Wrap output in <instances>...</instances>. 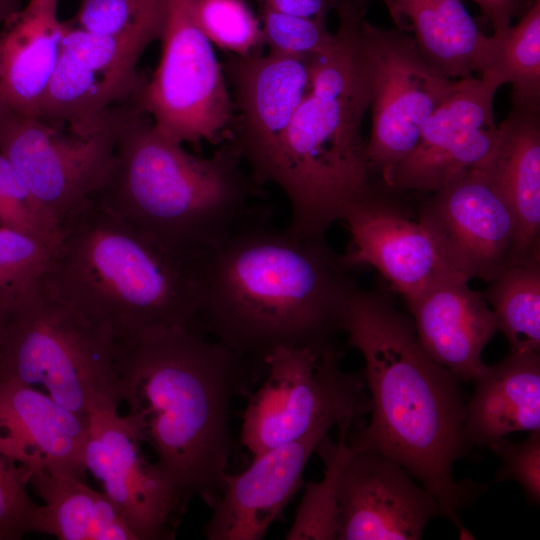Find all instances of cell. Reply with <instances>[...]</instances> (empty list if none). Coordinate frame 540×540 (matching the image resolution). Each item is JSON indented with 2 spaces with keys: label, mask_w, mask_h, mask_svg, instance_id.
Wrapping results in <instances>:
<instances>
[{
  "label": "cell",
  "mask_w": 540,
  "mask_h": 540,
  "mask_svg": "<svg viewBox=\"0 0 540 540\" xmlns=\"http://www.w3.org/2000/svg\"><path fill=\"white\" fill-rule=\"evenodd\" d=\"M371 68V129L366 140L368 165L390 189L396 167L409 156L430 115L456 80L436 70L413 38L395 28L362 24Z\"/></svg>",
  "instance_id": "cell-11"
},
{
  "label": "cell",
  "mask_w": 540,
  "mask_h": 540,
  "mask_svg": "<svg viewBox=\"0 0 540 540\" xmlns=\"http://www.w3.org/2000/svg\"><path fill=\"white\" fill-rule=\"evenodd\" d=\"M53 245L0 226V316L44 275Z\"/></svg>",
  "instance_id": "cell-32"
},
{
  "label": "cell",
  "mask_w": 540,
  "mask_h": 540,
  "mask_svg": "<svg viewBox=\"0 0 540 540\" xmlns=\"http://www.w3.org/2000/svg\"><path fill=\"white\" fill-rule=\"evenodd\" d=\"M332 427L323 426L304 437L252 458L247 469L226 472L210 506L204 534L209 540H259L279 518L299 490L304 470Z\"/></svg>",
  "instance_id": "cell-19"
},
{
  "label": "cell",
  "mask_w": 540,
  "mask_h": 540,
  "mask_svg": "<svg viewBox=\"0 0 540 540\" xmlns=\"http://www.w3.org/2000/svg\"><path fill=\"white\" fill-rule=\"evenodd\" d=\"M341 221L350 233V244L341 255L344 263L351 269L374 267L407 306L437 282L460 274L449 266L428 230L374 184Z\"/></svg>",
  "instance_id": "cell-18"
},
{
  "label": "cell",
  "mask_w": 540,
  "mask_h": 540,
  "mask_svg": "<svg viewBox=\"0 0 540 540\" xmlns=\"http://www.w3.org/2000/svg\"><path fill=\"white\" fill-rule=\"evenodd\" d=\"M242 162L230 143L210 157L189 153L130 103L118 109L112 171L90 197L187 264L255 210L258 184Z\"/></svg>",
  "instance_id": "cell-5"
},
{
  "label": "cell",
  "mask_w": 540,
  "mask_h": 540,
  "mask_svg": "<svg viewBox=\"0 0 540 540\" xmlns=\"http://www.w3.org/2000/svg\"><path fill=\"white\" fill-rule=\"evenodd\" d=\"M29 485L42 499L32 532L59 540H137L123 516L103 491L65 472L33 471Z\"/></svg>",
  "instance_id": "cell-26"
},
{
  "label": "cell",
  "mask_w": 540,
  "mask_h": 540,
  "mask_svg": "<svg viewBox=\"0 0 540 540\" xmlns=\"http://www.w3.org/2000/svg\"><path fill=\"white\" fill-rule=\"evenodd\" d=\"M464 432L469 446H489L514 432L540 430V353L510 352L472 381Z\"/></svg>",
  "instance_id": "cell-24"
},
{
  "label": "cell",
  "mask_w": 540,
  "mask_h": 540,
  "mask_svg": "<svg viewBox=\"0 0 540 540\" xmlns=\"http://www.w3.org/2000/svg\"><path fill=\"white\" fill-rule=\"evenodd\" d=\"M344 333L363 357L370 400L368 424L347 439L350 448L398 462L435 497L442 516L456 525L460 536L470 537L458 512L484 487L453 475L470 447L461 381L426 353L412 318L382 288L355 289Z\"/></svg>",
  "instance_id": "cell-2"
},
{
  "label": "cell",
  "mask_w": 540,
  "mask_h": 540,
  "mask_svg": "<svg viewBox=\"0 0 540 540\" xmlns=\"http://www.w3.org/2000/svg\"><path fill=\"white\" fill-rule=\"evenodd\" d=\"M120 403L141 440L185 499L209 505L229 463L233 400L263 366L186 327L117 343Z\"/></svg>",
  "instance_id": "cell-3"
},
{
  "label": "cell",
  "mask_w": 540,
  "mask_h": 540,
  "mask_svg": "<svg viewBox=\"0 0 540 540\" xmlns=\"http://www.w3.org/2000/svg\"><path fill=\"white\" fill-rule=\"evenodd\" d=\"M497 88L473 76L456 80L424 123L416 146L394 170L390 189L432 193L487 163L498 140Z\"/></svg>",
  "instance_id": "cell-15"
},
{
  "label": "cell",
  "mask_w": 540,
  "mask_h": 540,
  "mask_svg": "<svg viewBox=\"0 0 540 540\" xmlns=\"http://www.w3.org/2000/svg\"><path fill=\"white\" fill-rule=\"evenodd\" d=\"M313 59L268 52L230 55L223 66L238 112L230 144L258 185L308 93Z\"/></svg>",
  "instance_id": "cell-16"
},
{
  "label": "cell",
  "mask_w": 540,
  "mask_h": 540,
  "mask_svg": "<svg viewBox=\"0 0 540 540\" xmlns=\"http://www.w3.org/2000/svg\"><path fill=\"white\" fill-rule=\"evenodd\" d=\"M259 7L307 18L327 20L332 10H337L345 0H256Z\"/></svg>",
  "instance_id": "cell-37"
},
{
  "label": "cell",
  "mask_w": 540,
  "mask_h": 540,
  "mask_svg": "<svg viewBox=\"0 0 540 540\" xmlns=\"http://www.w3.org/2000/svg\"><path fill=\"white\" fill-rule=\"evenodd\" d=\"M119 107L99 129L80 136L40 118L19 115L0 102V152L58 229L75 205L108 180Z\"/></svg>",
  "instance_id": "cell-10"
},
{
  "label": "cell",
  "mask_w": 540,
  "mask_h": 540,
  "mask_svg": "<svg viewBox=\"0 0 540 540\" xmlns=\"http://www.w3.org/2000/svg\"><path fill=\"white\" fill-rule=\"evenodd\" d=\"M141 444L118 407L96 410L89 417L84 464L137 540L172 539L188 501Z\"/></svg>",
  "instance_id": "cell-14"
},
{
  "label": "cell",
  "mask_w": 540,
  "mask_h": 540,
  "mask_svg": "<svg viewBox=\"0 0 540 540\" xmlns=\"http://www.w3.org/2000/svg\"><path fill=\"white\" fill-rule=\"evenodd\" d=\"M41 282L117 343L166 327L199 331L188 265L91 197L62 219Z\"/></svg>",
  "instance_id": "cell-6"
},
{
  "label": "cell",
  "mask_w": 540,
  "mask_h": 540,
  "mask_svg": "<svg viewBox=\"0 0 540 540\" xmlns=\"http://www.w3.org/2000/svg\"><path fill=\"white\" fill-rule=\"evenodd\" d=\"M152 42L139 35L94 34L66 22L38 118L80 136L99 129L117 107L134 103L146 81L136 66Z\"/></svg>",
  "instance_id": "cell-12"
},
{
  "label": "cell",
  "mask_w": 540,
  "mask_h": 540,
  "mask_svg": "<svg viewBox=\"0 0 540 540\" xmlns=\"http://www.w3.org/2000/svg\"><path fill=\"white\" fill-rule=\"evenodd\" d=\"M369 0H345L331 47L313 59L311 84L264 176L287 197V228L325 235L373 187L363 121L371 68L363 20Z\"/></svg>",
  "instance_id": "cell-4"
},
{
  "label": "cell",
  "mask_w": 540,
  "mask_h": 540,
  "mask_svg": "<svg viewBox=\"0 0 540 540\" xmlns=\"http://www.w3.org/2000/svg\"><path fill=\"white\" fill-rule=\"evenodd\" d=\"M23 0H0V24H5L22 8Z\"/></svg>",
  "instance_id": "cell-39"
},
{
  "label": "cell",
  "mask_w": 540,
  "mask_h": 540,
  "mask_svg": "<svg viewBox=\"0 0 540 540\" xmlns=\"http://www.w3.org/2000/svg\"><path fill=\"white\" fill-rule=\"evenodd\" d=\"M0 226L37 236L54 246L58 228L32 199L10 161L0 152Z\"/></svg>",
  "instance_id": "cell-34"
},
{
  "label": "cell",
  "mask_w": 540,
  "mask_h": 540,
  "mask_svg": "<svg viewBox=\"0 0 540 540\" xmlns=\"http://www.w3.org/2000/svg\"><path fill=\"white\" fill-rule=\"evenodd\" d=\"M194 14L212 45L238 57L262 53L259 18L245 0H194Z\"/></svg>",
  "instance_id": "cell-31"
},
{
  "label": "cell",
  "mask_w": 540,
  "mask_h": 540,
  "mask_svg": "<svg viewBox=\"0 0 540 540\" xmlns=\"http://www.w3.org/2000/svg\"><path fill=\"white\" fill-rule=\"evenodd\" d=\"M430 194L420 206L418 221L452 269L468 280L489 283L517 264L516 219L484 165Z\"/></svg>",
  "instance_id": "cell-13"
},
{
  "label": "cell",
  "mask_w": 540,
  "mask_h": 540,
  "mask_svg": "<svg viewBox=\"0 0 540 540\" xmlns=\"http://www.w3.org/2000/svg\"><path fill=\"white\" fill-rule=\"evenodd\" d=\"M60 0H28L0 30V101L11 111L39 117L62 47L66 22Z\"/></svg>",
  "instance_id": "cell-22"
},
{
  "label": "cell",
  "mask_w": 540,
  "mask_h": 540,
  "mask_svg": "<svg viewBox=\"0 0 540 540\" xmlns=\"http://www.w3.org/2000/svg\"><path fill=\"white\" fill-rule=\"evenodd\" d=\"M341 357L332 346L280 348L265 358L267 375L242 415L241 443L252 458L323 426L348 430L369 414L363 376L342 370Z\"/></svg>",
  "instance_id": "cell-8"
},
{
  "label": "cell",
  "mask_w": 540,
  "mask_h": 540,
  "mask_svg": "<svg viewBox=\"0 0 540 540\" xmlns=\"http://www.w3.org/2000/svg\"><path fill=\"white\" fill-rule=\"evenodd\" d=\"M259 22L264 45L272 53L312 59L328 50L334 41L327 20L259 7Z\"/></svg>",
  "instance_id": "cell-33"
},
{
  "label": "cell",
  "mask_w": 540,
  "mask_h": 540,
  "mask_svg": "<svg viewBox=\"0 0 540 540\" xmlns=\"http://www.w3.org/2000/svg\"><path fill=\"white\" fill-rule=\"evenodd\" d=\"M397 29L410 35L419 52L452 80L479 75L489 36L468 13L462 0H381Z\"/></svg>",
  "instance_id": "cell-25"
},
{
  "label": "cell",
  "mask_w": 540,
  "mask_h": 540,
  "mask_svg": "<svg viewBox=\"0 0 540 540\" xmlns=\"http://www.w3.org/2000/svg\"><path fill=\"white\" fill-rule=\"evenodd\" d=\"M89 419L57 404L44 392L0 380V456L36 470L65 472L83 479Z\"/></svg>",
  "instance_id": "cell-20"
},
{
  "label": "cell",
  "mask_w": 540,
  "mask_h": 540,
  "mask_svg": "<svg viewBox=\"0 0 540 540\" xmlns=\"http://www.w3.org/2000/svg\"><path fill=\"white\" fill-rule=\"evenodd\" d=\"M499 89L512 87V102L540 103V0H530L519 21L493 33L480 74Z\"/></svg>",
  "instance_id": "cell-27"
},
{
  "label": "cell",
  "mask_w": 540,
  "mask_h": 540,
  "mask_svg": "<svg viewBox=\"0 0 540 540\" xmlns=\"http://www.w3.org/2000/svg\"><path fill=\"white\" fill-rule=\"evenodd\" d=\"M339 431L337 442L327 436L316 450L325 464L324 476L320 481L306 485L293 524L286 534L287 540H336L338 480L352 451L347 442L348 430Z\"/></svg>",
  "instance_id": "cell-29"
},
{
  "label": "cell",
  "mask_w": 540,
  "mask_h": 540,
  "mask_svg": "<svg viewBox=\"0 0 540 540\" xmlns=\"http://www.w3.org/2000/svg\"><path fill=\"white\" fill-rule=\"evenodd\" d=\"M468 281L461 274L447 277L407 306L423 349L461 382H472L485 368L482 352L498 331L491 308Z\"/></svg>",
  "instance_id": "cell-21"
},
{
  "label": "cell",
  "mask_w": 540,
  "mask_h": 540,
  "mask_svg": "<svg viewBox=\"0 0 540 540\" xmlns=\"http://www.w3.org/2000/svg\"><path fill=\"white\" fill-rule=\"evenodd\" d=\"M482 10L491 23L494 33L501 32L511 26L513 18L522 14L530 1L528 0H472Z\"/></svg>",
  "instance_id": "cell-38"
},
{
  "label": "cell",
  "mask_w": 540,
  "mask_h": 540,
  "mask_svg": "<svg viewBox=\"0 0 540 540\" xmlns=\"http://www.w3.org/2000/svg\"><path fill=\"white\" fill-rule=\"evenodd\" d=\"M414 479L386 455L352 450L338 480L336 540L421 539L442 512Z\"/></svg>",
  "instance_id": "cell-17"
},
{
  "label": "cell",
  "mask_w": 540,
  "mask_h": 540,
  "mask_svg": "<svg viewBox=\"0 0 540 540\" xmlns=\"http://www.w3.org/2000/svg\"><path fill=\"white\" fill-rule=\"evenodd\" d=\"M484 165L517 223V264L540 261V103H514Z\"/></svg>",
  "instance_id": "cell-23"
},
{
  "label": "cell",
  "mask_w": 540,
  "mask_h": 540,
  "mask_svg": "<svg viewBox=\"0 0 540 540\" xmlns=\"http://www.w3.org/2000/svg\"><path fill=\"white\" fill-rule=\"evenodd\" d=\"M161 56L134 105L178 143H215L231 133L234 108L223 66L197 24L194 0H168Z\"/></svg>",
  "instance_id": "cell-9"
},
{
  "label": "cell",
  "mask_w": 540,
  "mask_h": 540,
  "mask_svg": "<svg viewBox=\"0 0 540 540\" xmlns=\"http://www.w3.org/2000/svg\"><path fill=\"white\" fill-rule=\"evenodd\" d=\"M30 472L0 456V540H19L32 532L37 504L27 491Z\"/></svg>",
  "instance_id": "cell-35"
},
{
  "label": "cell",
  "mask_w": 540,
  "mask_h": 540,
  "mask_svg": "<svg viewBox=\"0 0 540 540\" xmlns=\"http://www.w3.org/2000/svg\"><path fill=\"white\" fill-rule=\"evenodd\" d=\"M114 335L35 284L0 316V380L30 385L89 419L120 404Z\"/></svg>",
  "instance_id": "cell-7"
},
{
  "label": "cell",
  "mask_w": 540,
  "mask_h": 540,
  "mask_svg": "<svg viewBox=\"0 0 540 540\" xmlns=\"http://www.w3.org/2000/svg\"><path fill=\"white\" fill-rule=\"evenodd\" d=\"M263 214L187 265L198 329L264 367L280 348L336 346L358 286L325 235L279 230Z\"/></svg>",
  "instance_id": "cell-1"
},
{
  "label": "cell",
  "mask_w": 540,
  "mask_h": 540,
  "mask_svg": "<svg viewBox=\"0 0 540 540\" xmlns=\"http://www.w3.org/2000/svg\"><path fill=\"white\" fill-rule=\"evenodd\" d=\"M168 0H80L74 25L91 33L159 40Z\"/></svg>",
  "instance_id": "cell-30"
},
{
  "label": "cell",
  "mask_w": 540,
  "mask_h": 540,
  "mask_svg": "<svg viewBox=\"0 0 540 540\" xmlns=\"http://www.w3.org/2000/svg\"><path fill=\"white\" fill-rule=\"evenodd\" d=\"M501 460L495 482L512 480L520 485L529 504H540V430L529 432L519 443L505 437L488 446Z\"/></svg>",
  "instance_id": "cell-36"
},
{
  "label": "cell",
  "mask_w": 540,
  "mask_h": 540,
  "mask_svg": "<svg viewBox=\"0 0 540 540\" xmlns=\"http://www.w3.org/2000/svg\"><path fill=\"white\" fill-rule=\"evenodd\" d=\"M481 293L510 352L540 353V261L506 268Z\"/></svg>",
  "instance_id": "cell-28"
}]
</instances>
